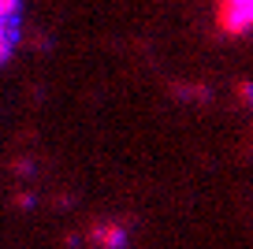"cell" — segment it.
<instances>
[{
	"label": "cell",
	"instance_id": "7a4b0ae2",
	"mask_svg": "<svg viewBox=\"0 0 253 249\" xmlns=\"http://www.w3.org/2000/svg\"><path fill=\"white\" fill-rule=\"evenodd\" d=\"M23 41V0H0V67Z\"/></svg>",
	"mask_w": 253,
	"mask_h": 249
},
{
	"label": "cell",
	"instance_id": "6da1fadb",
	"mask_svg": "<svg viewBox=\"0 0 253 249\" xmlns=\"http://www.w3.org/2000/svg\"><path fill=\"white\" fill-rule=\"evenodd\" d=\"M212 19L223 38H246L253 26V0H212Z\"/></svg>",
	"mask_w": 253,
	"mask_h": 249
}]
</instances>
